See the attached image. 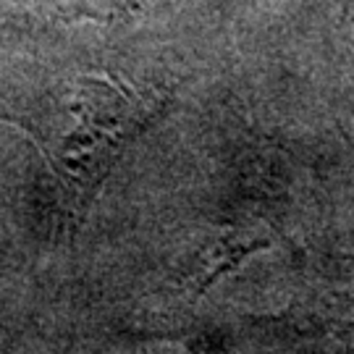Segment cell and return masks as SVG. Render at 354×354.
Listing matches in <instances>:
<instances>
[{
  "label": "cell",
  "mask_w": 354,
  "mask_h": 354,
  "mask_svg": "<svg viewBox=\"0 0 354 354\" xmlns=\"http://www.w3.org/2000/svg\"><path fill=\"white\" fill-rule=\"evenodd\" d=\"M76 111L82 113V124L74 137V152L79 158L74 165L82 174L79 178L92 184L108 171L118 150L142 127L147 108L142 105L140 95L124 89L118 82L84 79Z\"/></svg>",
  "instance_id": "1"
}]
</instances>
